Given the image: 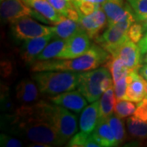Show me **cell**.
Wrapping results in <instances>:
<instances>
[{
	"instance_id": "cell-1",
	"label": "cell",
	"mask_w": 147,
	"mask_h": 147,
	"mask_svg": "<svg viewBox=\"0 0 147 147\" xmlns=\"http://www.w3.org/2000/svg\"><path fill=\"white\" fill-rule=\"evenodd\" d=\"M13 132L33 143H45L51 146H63L64 143L45 117L40 100L33 105H22L11 116Z\"/></svg>"
},
{
	"instance_id": "cell-2",
	"label": "cell",
	"mask_w": 147,
	"mask_h": 147,
	"mask_svg": "<svg viewBox=\"0 0 147 147\" xmlns=\"http://www.w3.org/2000/svg\"><path fill=\"white\" fill-rule=\"evenodd\" d=\"M111 57L100 45L92 44L89 50L79 57L72 59H53L38 61L32 64L31 71H73L84 72L98 68Z\"/></svg>"
},
{
	"instance_id": "cell-3",
	"label": "cell",
	"mask_w": 147,
	"mask_h": 147,
	"mask_svg": "<svg viewBox=\"0 0 147 147\" xmlns=\"http://www.w3.org/2000/svg\"><path fill=\"white\" fill-rule=\"evenodd\" d=\"M40 92L44 95L60 94L78 88L80 73L73 71H38L32 75Z\"/></svg>"
},
{
	"instance_id": "cell-4",
	"label": "cell",
	"mask_w": 147,
	"mask_h": 147,
	"mask_svg": "<svg viewBox=\"0 0 147 147\" xmlns=\"http://www.w3.org/2000/svg\"><path fill=\"white\" fill-rule=\"evenodd\" d=\"M42 101L46 119L66 143L78 131L77 117L63 106Z\"/></svg>"
},
{
	"instance_id": "cell-5",
	"label": "cell",
	"mask_w": 147,
	"mask_h": 147,
	"mask_svg": "<svg viewBox=\"0 0 147 147\" xmlns=\"http://www.w3.org/2000/svg\"><path fill=\"white\" fill-rule=\"evenodd\" d=\"M110 70L105 66L80 73L78 90L88 102L98 100L103 93L101 83L105 78L110 77Z\"/></svg>"
},
{
	"instance_id": "cell-6",
	"label": "cell",
	"mask_w": 147,
	"mask_h": 147,
	"mask_svg": "<svg viewBox=\"0 0 147 147\" xmlns=\"http://www.w3.org/2000/svg\"><path fill=\"white\" fill-rule=\"evenodd\" d=\"M11 32L17 40L25 41L53 34V26L40 24L31 16H24L11 23Z\"/></svg>"
},
{
	"instance_id": "cell-7",
	"label": "cell",
	"mask_w": 147,
	"mask_h": 147,
	"mask_svg": "<svg viewBox=\"0 0 147 147\" xmlns=\"http://www.w3.org/2000/svg\"><path fill=\"white\" fill-rule=\"evenodd\" d=\"M1 18L5 22L12 23L24 16H31L36 20L49 24V21L45 19L36 11L28 6L23 0H3L0 6Z\"/></svg>"
},
{
	"instance_id": "cell-8",
	"label": "cell",
	"mask_w": 147,
	"mask_h": 147,
	"mask_svg": "<svg viewBox=\"0 0 147 147\" xmlns=\"http://www.w3.org/2000/svg\"><path fill=\"white\" fill-rule=\"evenodd\" d=\"M128 39L130 38L127 34V31L123 30L115 24L108 26L101 35H99L95 39V42L112 56L117 49Z\"/></svg>"
},
{
	"instance_id": "cell-9",
	"label": "cell",
	"mask_w": 147,
	"mask_h": 147,
	"mask_svg": "<svg viewBox=\"0 0 147 147\" xmlns=\"http://www.w3.org/2000/svg\"><path fill=\"white\" fill-rule=\"evenodd\" d=\"M90 38L82 29L66 39V45L57 59H72L84 55L92 47Z\"/></svg>"
},
{
	"instance_id": "cell-10",
	"label": "cell",
	"mask_w": 147,
	"mask_h": 147,
	"mask_svg": "<svg viewBox=\"0 0 147 147\" xmlns=\"http://www.w3.org/2000/svg\"><path fill=\"white\" fill-rule=\"evenodd\" d=\"M79 23L81 29L86 32L91 39L94 40L99 36L100 32L105 26L108 25L107 16L101 7L89 15H79Z\"/></svg>"
},
{
	"instance_id": "cell-11",
	"label": "cell",
	"mask_w": 147,
	"mask_h": 147,
	"mask_svg": "<svg viewBox=\"0 0 147 147\" xmlns=\"http://www.w3.org/2000/svg\"><path fill=\"white\" fill-rule=\"evenodd\" d=\"M142 52L136 42L128 39L117 49L111 57H119L127 67L131 70H138L142 67Z\"/></svg>"
},
{
	"instance_id": "cell-12",
	"label": "cell",
	"mask_w": 147,
	"mask_h": 147,
	"mask_svg": "<svg viewBox=\"0 0 147 147\" xmlns=\"http://www.w3.org/2000/svg\"><path fill=\"white\" fill-rule=\"evenodd\" d=\"M48 100L53 104L63 106L76 114L80 113L87 106L88 100L83 94L78 91L65 92L62 93L49 96Z\"/></svg>"
},
{
	"instance_id": "cell-13",
	"label": "cell",
	"mask_w": 147,
	"mask_h": 147,
	"mask_svg": "<svg viewBox=\"0 0 147 147\" xmlns=\"http://www.w3.org/2000/svg\"><path fill=\"white\" fill-rule=\"evenodd\" d=\"M127 78L126 100L138 103L147 97V80L138 70H130Z\"/></svg>"
},
{
	"instance_id": "cell-14",
	"label": "cell",
	"mask_w": 147,
	"mask_h": 147,
	"mask_svg": "<svg viewBox=\"0 0 147 147\" xmlns=\"http://www.w3.org/2000/svg\"><path fill=\"white\" fill-rule=\"evenodd\" d=\"M53 38V34L38 37L31 39L25 40L21 47V57L26 63L33 64L35 62L36 57L42 53L47 43Z\"/></svg>"
},
{
	"instance_id": "cell-15",
	"label": "cell",
	"mask_w": 147,
	"mask_h": 147,
	"mask_svg": "<svg viewBox=\"0 0 147 147\" xmlns=\"http://www.w3.org/2000/svg\"><path fill=\"white\" fill-rule=\"evenodd\" d=\"M101 8L107 16L108 26L115 25L130 14L134 13L131 6L127 1L123 4H121L116 2L106 0L104 3L101 4Z\"/></svg>"
},
{
	"instance_id": "cell-16",
	"label": "cell",
	"mask_w": 147,
	"mask_h": 147,
	"mask_svg": "<svg viewBox=\"0 0 147 147\" xmlns=\"http://www.w3.org/2000/svg\"><path fill=\"white\" fill-rule=\"evenodd\" d=\"M40 93L36 83L29 79L21 80L16 88V100L23 105H28L38 100Z\"/></svg>"
},
{
	"instance_id": "cell-17",
	"label": "cell",
	"mask_w": 147,
	"mask_h": 147,
	"mask_svg": "<svg viewBox=\"0 0 147 147\" xmlns=\"http://www.w3.org/2000/svg\"><path fill=\"white\" fill-rule=\"evenodd\" d=\"M27 5L30 6L50 22L51 25H57L65 18L56 10L47 0H23Z\"/></svg>"
},
{
	"instance_id": "cell-18",
	"label": "cell",
	"mask_w": 147,
	"mask_h": 147,
	"mask_svg": "<svg viewBox=\"0 0 147 147\" xmlns=\"http://www.w3.org/2000/svg\"><path fill=\"white\" fill-rule=\"evenodd\" d=\"M99 101L96 100L83 110L79 118V128L81 131L91 134L99 121Z\"/></svg>"
},
{
	"instance_id": "cell-19",
	"label": "cell",
	"mask_w": 147,
	"mask_h": 147,
	"mask_svg": "<svg viewBox=\"0 0 147 147\" xmlns=\"http://www.w3.org/2000/svg\"><path fill=\"white\" fill-rule=\"evenodd\" d=\"M92 137L100 146H119L116 142L115 134L112 131L107 119H99V121L92 131Z\"/></svg>"
},
{
	"instance_id": "cell-20",
	"label": "cell",
	"mask_w": 147,
	"mask_h": 147,
	"mask_svg": "<svg viewBox=\"0 0 147 147\" xmlns=\"http://www.w3.org/2000/svg\"><path fill=\"white\" fill-rule=\"evenodd\" d=\"M126 126L130 138L141 142H147V122L132 116L127 119Z\"/></svg>"
},
{
	"instance_id": "cell-21",
	"label": "cell",
	"mask_w": 147,
	"mask_h": 147,
	"mask_svg": "<svg viewBox=\"0 0 147 147\" xmlns=\"http://www.w3.org/2000/svg\"><path fill=\"white\" fill-rule=\"evenodd\" d=\"M81 30L79 21H74L69 18H65L63 21L53 26V38L68 39L75 33Z\"/></svg>"
},
{
	"instance_id": "cell-22",
	"label": "cell",
	"mask_w": 147,
	"mask_h": 147,
	"mask_svg": "<svg viewBox=\"0 0 147 147\" xmlns=\"http://www.w3.org/2000/svg\"><path fill=\"white\" fill-rule=\"evenodd\" d=\"M52 42L47 43L42 52L36 57V61H48L57 59L66 45V39L53 38Z\"/></svg>"
},
{
	"instance_id": "cell-23",
	"label": "cell",
	"mask_w": 147,
	"mask_h": 147,
	"mask_svg": "<svg viewBox=\"0 0 147 147\" xmlns=\"http://www.w3.org/2000/svg\"><path fill=\"white\" fill-rule=\"evenodd\" d=\"M114 86L106 90L101 96L99 101V118L107 119L113 114L116 104V96L114 91Z\"/></svg>"
},
{
	"instance_id": "cell-24",
	"label": "cell",
	"mask_w": 147,
	"mask_h": 147,
	"mask_svg": "<svg viewBox=\"0 0 147 147\" xmlns=\"http://www.w3.org/2000/svg\"><path fill=\"white\" fill-rule=\"evenodd\" d=\"M58 12L66 18L79 21V13L72 0H47Z\"/></svg>"
},
{
	"instance_id": "cell-25",
	"label": "cell",
	"mask_w": 147,
	"mask_h": 147,
	"mask_svg": "<svg viewBox=\"0 0 147 147\" xmlns=\"http://www.w3.org/2000/svg\"><path fill=\"white\" fill-rule=\"evenodd\" d=\"M104 66L110 70L114 83H116L123 77L127 75L130 70H131L127 67L120 58L117 57H110V59L105 63Z\"/></svg>"
},
{
	"instance_id": "cell-26",
	"label": "cell",
	"mask_w": 147,
	"mask_h": 147,
	"mask_svg": "<svg viewBox=\"0 0 147 147\" xmlns=\"http://www.w3.org/2000/svg\"><path fill=\"white\" fill-rule=\"evenodd\" d=\"M120 117H119L116 115H111L107 118V121L110 124L112 131L115 134L116 142L118 146H120L127 140L126 130L124 126V122Z\"/></svg>"
},
{
	"instance_id": "cell-27",
	"label": "cell",
	"mask_w": 147,
	"mask_h": 147,
	"mask_svg": "<svg viewBox=\"0 0 147 147\" xmlns=\"http://www.w3.org/2000/svg\"><path fill=\"white\" fill-rule=\"evenodd\" d=\"M67 146L69 147H100V145L95 141L92 134L84 131L74 134L69 140Z\"/></svg>"
},
{
	"instance_id": "cell-28",
	"label": "cell",
	"mask_w": 147,
	"mask_h": 147,
	"mask_svg": "<svg viewBox=\"0 0 147 147\" xmlns=\"http://www.w3.org/2000/svg\"><path fill=\"white\" fill-rule=\"evenodd\" d=\"M136 108V105L131 100H117L114 111L116 115L122 119H125L133 115Z\"/></svg>"
},
{
	"instance_id": "cell-29",
	"label": "cell",
	"mask_w": 147,
	"mask_h": 147,
	"mask_svg": "<svg viewBox=\"0 0 147 147\" xmlns=\"http://www.w3.org/2000/svg\"><path fill=\"white\" fill-rule=\"evenodd\" d=\"M133 10L137 22L147 19V0H126Z\"/></svg>"
},
{
	"instance_id": "cell-30",
	"label": "cell",
	"mask_w": 147,
	"mask_h": 147,
	"mask_svg": "<svg viewBox=\"0 0 147 147\" xmlns=\"http://www.w3.org/2000/svg\"><path fill=\"white\" fill-rule=\"evenodd\" d=\"M127 75L114 83L115 93L117 100H126L127 88Z\"/></svg>"
},
{
	"instance_id": "cell-31",
	"label": "cell",
	"mask_w": 147,
	"mask_h": 147,
	"mask_svg": "<svg viewBox=\"0 0 147 147\" xmlns=\"http://www.w3.org/2000/svg\"><path fill=\"white\" fill-rule=\"evenodd\" d=\"M144 33L145 32L143 30V26L139 22L133 23L127 30V34H128L129 38L132 42H136V43L140 42V40L144 36Z\"/></svg>"
},
{
	"instance_id": "cell-32",
	"label": "cell",
	"mask_w": 147,
	"mask_h": 147,
	"mask_svg": "<svg viewBox=\"0 0 147 147\" xmlns=\"http://www.w3.org/2000/svg\"><path fill=\"white\" fill-rule=\"evenodd\" d=\"M75 7L77 8V10L79 11V15L87 16V15L92 14L96 10L100 8L101 4L91 3V2H82V3H80L75 6Z\"/></svg>"
},
{
	"instance_id": "cell-33",
	"label": "cell",
	"mask_w": 147,
	"mask_h": 147,
	"mask_svg": "<svg viewBox=\"0 0 147 147\" xmlns=\"http://www.w3.org/2000/svg\"><path fill=\"white\" fill-rule=\"evenodd\" d=\"M133 115L142 120L147 122V97L137 103Z\"/></svg>"
},
{
	"instance_id": "cell-34",
	"label": "cell",
	"mask_w": 147,
	"mask_h": 147,
	"mask_svg": "<svg viewBox=\"0 0 147 147\" xmlns=\"http://www.w3.org/2000/svg\"><path fill=\"white\" fill-rule=\"evenodd\" d=\"M0 146L7 147H20L22 146V142L17 138L10 137L7 134H1Z\"/></svg>"
},
{
	"instance_id": "cell-35",
	"label": "cell",
	"mask_w": 147,
	"mask_h": 147,
	"mask_svg": "<svg viewBox=\"0 0 147 147\" xmlns=\"http://www.w3.org/2000/svg\"><path fill=\"white\" fill-rule=\"evenodd\" d=\"M137 44L140 47V50H141L142 54H146L147 53V32L145 33L143 38L140 40V42H138Z\"/></svg>"
},
{
	"instance_id": "cell-36",
	"label": "cell",
	"mask_w": 147,
	"mask_h": 147,
	"mask_svg": "<svg viewBox=\"0 0 147 147\" xmlns=\"http://www.w3.org/2000/svg\"><path fill=\"white\" fill-rule=\"evenodd\" d=\"M113 83H114V81L111 79L110 77L105 78V79L102 81V83H101V90H102V92H105L106 90H108L110 88L113 87V86H114Z\"/></svg>"
},
{
	"instance_id": "cell-37",
	"label": "cell",
	"mask_w": 147,
	"mask_h": 147,
	"mask_svg": "<svg viewBox=\"0 0 147 147\" xmlns=\"http://www.w3.org/2000/svg\"><path fill=\"white\" fill-rule=\"evenodd\" d=\"M106 0H72V3L75 7L77 4H79L82 2H91V3H98V4H102Z\"/></svg>"
},
{
	"instance_id": "cell-38",
	"label": "cell",
	"mask_w": 147,
	"mask_h": 147,
	"mask_svg": "<svg viewBox=\"0 0 147 147\" xmlns=\"http://www.w3.org/2000/svg\"><path fill=\"white\" fill-rule=\"evenodd\" d=\"M139 73L141 74L142 76L147 80V63L146 65H143V66H142V67L140 68V69H139Z\"/></svg>"
},
{
	"instance_id": "cell-39",
	"label": "cell",
	"mask_w": 147,
	"mask_h": 147,
	"mask_svg": "<svg viewBox=\"0 0 147 147\" xmlns=\"http://www.w3.org/2000/svg\"><path fill=\"white\" fill-rule=\"evenodd\" d=\"M30 146L33 147H50L51 146L48 144H45V143H33L30 144Z\"/></svg>"
},
{
	"instance_id": "cell-40",
	"label": "cell",
	"mask_w": 147,
	"mask_h": 147,
	"mask_svg": "<svg viewBox=\"0 0 147 147\" xmlns=\"http://www.w3.org/2000/svg\"><path fill=\"white\" fill-rule=\"evenodd\" d=\"M142 26H143L144 32H145V33L147 32V19L145 21H143V22H142Z\"/></svg>"
},
{
	"instance_id": "cell-41",
	"label": "cell",
	"mask_w": 147,
	"mask_h": 147,
	"mask_svg": "<svg viewBox=\"0 0 147 147\" xmlns=\"http://www.w3.org/2000/svg\"><path fill=\"white\" fill-rule=\"evenodd\" d=\"M110 1H113V2H116V3H121V4H123L125 3L124 0H110Z\"/></svg>"
},
{
	"instance_id": "cell-42",
	"label": "cell",
	"mask_w": 147,
	"mask_h": 147,
	"mask_svg": "<svg viewBox=\"0 0 147 147\" xmlns=\"http://www.w3.org/2000/svg\"><path fill=\"white\" fill-rule=\"evenodd\" d=\"M142 62H144V63H147V54L145 55V57L142 58Z\"/></svg>"
},
{
	"instance_id": "cell-43",
	"label": "cell",
	"mask_w": 147,
	"mask_h": 147,
	"mask_svg": "<svg viewBox=\"0 0 147 147\" xmlns=\"http://www.w3.org/2000/svg\"><path fill=\"white\" fill-rule=\"evenodd\" d=\"M2 1H3V0H1V2H2Z\"/></svg>"
},
{
	"instance_id": "cell-44",
	"label": "cell",
	"mask_w": 147,
	"mask_h": 147,
	"mask_svg": "<svg viewBox=\"0 0 147 147\" xmlns=\"http://www.w3.org/2000/svg\"><path fill=\"white\" fill-rule=\"evenodd\" d=\"M146 143H147V142H146Z\"/></svg>"
}]
</instances>
